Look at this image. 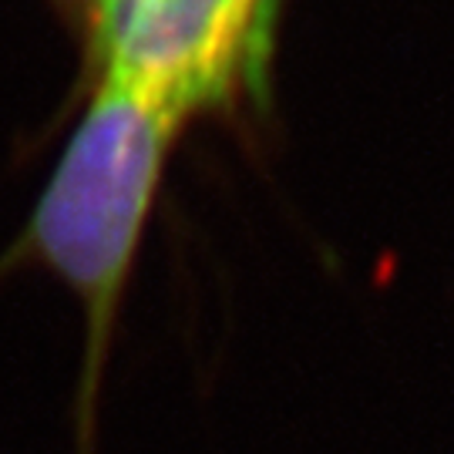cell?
<instances>
[{"instance_id":"3","label":"cell","mask_w":454,"mask_h":454,"mask_svg":"<svg viewBox=\"0 0 454 454\" xmlns=\"http://www.w3.org/2000/svg\"><path fill=\"white\" fill-rule=\"evenodd\" d=\"M51 4L65 14V20L74 31H84V24H88V17H91L98 0H51Z\"/></svg>"},{"instance_id":"1","label":"cell","mask_w":454,"mask_h":454,"mask_svg":"<svg viewBox=\"0 0 454 454\" xmlns=\"http://www.w3.org/2000/svg\"><path fill=\"white\" fill-rule=\"evenodd\" d=\"M182 129L185 121L148 88L95 71L27 223L0 253V283L41 270L82 309V357L67 407L71 454H98L101 390L121 307Z\"/></svg>"},{"instance_id":"2","label":"cell","mask_w":454,"mask_h":454,"mask_svg":"<svg viewBox=\"0 0 454 454\" xmlns=\"http://www.w3.org/2000/svg\"><path fill=\"white\" fill-rule=\"evenodd\" d=\"M279 0H98L84 24L91 71H114L189 125L266 95Z\"/></svg>"}]
</instances>
